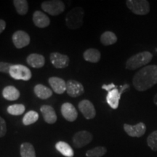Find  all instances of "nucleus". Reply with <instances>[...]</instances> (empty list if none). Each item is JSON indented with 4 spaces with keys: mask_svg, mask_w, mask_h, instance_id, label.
Wrapping results in <instances>:
<instances>
[{
    "mask_svg": "<svg viewBox=\"0 0 157 157\" xmlns=\"http://www.w3.org/2000/svg\"><path fill=\"white\" fill-rule=\"evenodd\" d=\"M56 148L64 156L74 157V156L73 148L67 143L63 142V141H59L56 144Z\"/></svg>",
    "mask_w": 157,
    "mask_h": 157,
    "instance_id": "4be33fe9",
    "label": "nucleus"
},
{
    "mask_svg": "<svg viewBox=\"0 0 157 157\" xmlns=\"http://www.w3.org/2000/svg\"><path fill=\"white\" fill-rule=\"evenodd\" d=\"M13 42L15 47L17 49H21L28 46L30 43V36L29 34L24 31H17L13 34Z\"/></svg>",
    "mask_w": 157,
    "mask_h": 157,
    "instance_id": "9d476101",
    "label": "nucleus"
},
{
    "mask_svg": "<svg viewBox=\"0 0 157 157\" xmlns=\"http://www.w3.org/2000/svg\"><path fill=\"white\" fill-rule=\"evenodd\" d=\"M78 109L86 119H92L95 117L96 110L92 102L88 100H82L78 105Z\"/></svg>",
    "mask_w": 157,
    "mask_h": 157,
    "instance_id": "f8f14e48",
    "label": "nucleus"
},
{
    "mask_svg": "<svg viewBox=\"0 0 157 157\" xmlns=\"http://www.w3.org/2000/svg\"><path fill=\"white\" fill-rule=\"evenodd\" d=\"M26 62L31 67L34 68H41L44 66L45 58L42 55L33 53L27 57Z\"/></svg>",
    "mask_w": 157,
    "mask_h": 157,
    "instance_id": "a211bd4d",
    "label": "nucleus"
},
{
    "mask_svg": "<svg viewBox=\"0 0 157 157\" xmlns=\"http://www.w3.org/2000/svg\"><path fill=\"white\" fill-rule=\"evenodd\" d=\"M154 103L156 105H157V93L155 95V96L154 97Z\"/></svg>",
    "mask_w": 157,
    "mask_h": 157,
    "instance_id": "72a5a7b5",
    "label": "nucleus"
},
{
    "mask_svg": "<svg viewBox=\"0 0 157 157\" xmlns=\"http://www.w3.org/2000/svg\"><path fill=\"white\" fill-rule=\"evenodd\" d=\"M40 111L44 121L48 124H54L57 121V115L55 109L49 105H43L40 108Z\"/></svg>",
    "mask_w": 157,
    "mask_h": 157,
    "instance_id": "f3484780",
    "label": "nucleus"
},
{
    "mask_svg": "<svg viewBox=\"0 0 157 157\" xmlns=\"http://www.w3.org/2000/svg\"><path fill=\"white\" fill-rule=\"evenodd\" d=\"M50 60L52 64L56 68H64L69 65V58L66 55L59 52H52L50 56Z\"/></svg>",
    "mask_w": 157,
    "mask_h": 157,
    "instance_id": "ddd939ff",
    "label": "nucleus"
},
{
    "mask_svg": "<svg viewBox=\"0 0 157 157\" xmlns=\"http://www.w3.org/2000/svg\"><path fill=\"white\" fill-rule=\"evenodd\" d=\"M126 5L135 15H147L151 10L150 4L147 0H127Z\"/></svg>",
    "mask_w": 157,
    "mask_h": 157,
    "instance_id": "20e7f679",
    "label": "nucleus"
},
{
    "mask_svg": "<svg viewBox=\"0 0 157 157\" xmlns=\"http://www.w3.org/2000/svg\"><path fill=\"white\" fill-rule=\"evenodd\" d=\"M129 88V85L128 84H125L124 86H121V91L119 92L117 88L113 89L108 93L106 96V101L110 107L113 109H117L119 107V101H120L121 95L123 92L126 91L127 89Z\"/></svg>",
    "mask_w": 157,
    "mask_h": 157,
    "instance_id": "0eeeda50",
    "label": "nucleus"
},
{
    "mask_svg": "<svg viewBox=\"0 0 157 157\" xmlns=\"http://www.w3.org/2000/svg\"><path fill=\"white\" fill-rule=\"evenodd\" d=\"M117 42V36L112 31H105L101 36V42L105 46L115 44Z\"/></svg>",
    "mask_w": 157,
    "mask_h": 157,
    "instance_id": "b1692460",
    "label": "nucleus"
},
{
    "mask_svg": "<svg viewBox=\"0 0 157 157\" xmlns=\"http://www.w3.org/2000/svg\"><path fill=\"white\" fill-rule=\"evenodd\" d=\"M148 146L154 151H157V130L151 133L147 137Z\"/></svg>",
    "mask_w": 157,
    "mask_h": 157,
    "instance_id": "c85d7f7f",
    "label": "nucleus"
},
{
    "mask_svg": "<svg viewBox=\"0 0 157 157\" xmlns=\"http://www.w3.org/2000/svg\"><path fill=\"white\" fill-rule=\"evenodd\" d=\"M34 91L36 97L42 100H46L50 98L52 95V90L43 84H36L34 88Z\"/></svg>",
    "mask_w": 157,
    "mask_h": 157,
    "instance_id": "aec40b11",
    "label": "nucleus"
},
{
    "mask_svg": "<svg viewBox=\"0 0 157 157\" xmlns=\"http://www.w3.org/2000/svg\"><path fill=\"white\" fill-rule=\"evenodd\" d=\"M124 129L129 136L133 137H140L146 132V126L144 123L139 122L135 125L124 124Z\"/></svg>",
    "mask_w": 157,
    "mask_h": 157,
    "instance_id": "1a4fd4ad",
    "label": "nucleus"
},
{
    "mask_svg": "<svg viewBox=\"0 0 157 157\" xmlns=\"http://www.w3.org/2000/svg\"><path fill=\"white\" fill-rule=\"evenodd\" d=\"M33 22L38 28L44 29L50 24V20L48 15L42 11L36 10L33 14Z\"/></svg>",
    "mask_w": 157,
    "mask_h": 157,
    "instance_id": "dca6fc26",
    "label": "nucleus"
},
{
    "mask_svg": "<svg viewBox=\"0 0 157 157\" xmlns=\"http://www.w3.org/2000/svg\"><path fill=\"white\" fill-rule=\"evenodd\" d=\"M7 132V124L5 119L0 117V137H2Z\"/></svg>",
    "mask_w": 157,
    "mask_h": 157,
    "instance_id": "7c9ffc66",
    "label": "nucleus"
},
{
    "mask_svg": "<svg viewBox=\"0 0 157 157\" xmlns=\"http://www.w3.org/2000/svg\"><path fill=\"white\" fill-rule=\"evenodd\" d=\"M7 112L13 116H19L25 112V107L23 104H14L7 107Z\"/></svg>",
    "mask_w": 157,
    "mask_h": 157,
    "instance_id": "cd10ccee",
    "label": "nucleus"
},
{
    "mask_svg": "<svg viewBox=\"0 0 157 157\" xmlns=\"http://www.w3.org/2000/svg\"><path fill=\"white\" fill-rule=\"evenodd\" d=\"M107 153V149L105 147L98 146L93 149L88 150L86 152L87 157H101Z\"/></svg>",
    "mask_w": 157,
    "mask_h": 157,
    "instance_id": "bb28decb",
    "label": "nucleus"
},
{
    "mask_svg": "<svg viewBox=\"0 0 157 157\" xmlns=\"http://www.w3.org/2000/svg\"><path fill=\"white\" fill-rule=\"evenodd\" d=\"M93 139V135L86 130L78 131L73 137V144L75 148H81L87 146Z\"/></svg>",
    "mask_w": 157,
    "mask_h": 157,
    "instance_id": "6e6552de",
    "label": "nucleus"
},
{
    "mask_svg": "<svg viewBox=\"0 0 157 157\" xmlns=\"http://www.w3.org/2000/svg\"><path fill=\"white\" fill-rule=\"evenodd\" d=\"M84 10L82 7H76L68 12L66 17V26L70 29H79L83 24Z\"/></svg>",
    "mask_w": 157,
    "mask_h": 157,
    "instance_id": "7ed1b4c3",
    "label": "nucleus"
},
{
    "mask_svg": "<svg viewBox=\"0 0 157 157\" xmlns=\"http://www.w3.org/2000/svg\"><path fill=\"white\" fill-rule=\"evenodd\" d=\"M13 5L19 15H25L28 13L29 3L26 0H14Z\"/></svg>",
    "mask_w": 157,
    "mask_h": 157,
    "instance_id": "393cba45",
    "label": "nucleus"
},
{
    "mask_svg": "<svg viewBox=\"0 0 157 157\" xmlns=\"http://www.w3.org/2000/svg\"><path fill=\"white\" fill-rule=\"evenodd\" d=\"M101 54L100 51L94 48L88 49L83 54V58L86 61L93 63L99 62V60H101Z\"/></svg>",
    "mask_w": 157,
    "mask_h": 157,
    "instance_id": "412c9836",
    "label": "nucleus"
},
{
    "mask_svg": "<svg viewBox=\"0 0 157 157\" xmlns=\"http://www.w3.org/2000/svg\"><path fill=\"white\" fill-rule=\"evenodd\" d=\"M61 113L64 119L68 121H74L78 117L76 108L70 103H64L61 106Z\"/></svg>",
    "mask_w": 157,
    "mask_h": 157,
    "instance_id": "4468645a",
    "label": "nucleus"
},
{
    "mask_svg": "<svg viewBox=\"0 0 157 157\" xmlns=\"http://www.w3.org/2000/svg\"><path fill=\"white\" fill-rule=\"evenodd\" d=\"M21 95L20 91L14 86H7L2 90V96L7 101H16Z\"/></svg>",
    "mask_w": 157,
    "mask_h": 157,
    "instance_id": "6ab92c4d",
    "label": "nucleus"
},
{
    "mask_svg": "<svg viewBox=\"0 0 157 157\" xmlns=\"http://www.w3.org/2000/svg\"><path fill=\"white\" fill-rule=\"evenodd\" d=\"M48 82L52 90L57 94L60 95L66 91V82L61 78L52 76L49 78Z\"/></svg>",
    "mask_w": 157,
    "mask_h": 157,
    "instance_id": "2eb2a0df",
    "label": "nucleus"
},
{
    "mask_svg": "<svg viewBox=\"0 0 157 157\" xmlns=\"http://www.w3.org/2000/svg\"><path fill=\"white\" fill-rule=\"evenodd\" d=\"M42 9L51 15H58L65 10L64 2L60 0H50L42 3Z\"/></svg>",
    "mask_w": 157,
    "mask_h": 157,
    "instance_id": "423d86ee",
    "label": "nucleus"
},
{
    "mask_svg": "<svg viewBox=\"0 0 157 157\" xmlns=\"http://www.w3.org/2000/svg\"><path fill=\"white\" fill-rule=\"evenodd\" d=\"M13 64L3 61H0V72L4 74H10V70Z\"/></svg>",
    "mask_w": 157,
    "mask_h": 157,
    "instance_id": "c756f323",
    "label": "nucleus"
},
{
    "mask_svg": "<svg viewBox=\"0 0 157 157\" xmlns=\"http://www.w3.org/2000/svg\"><path fill=\"white\" fill-rule=\"evenodd\" d=\"M115 88H117V86H116L115 84L113 83H111L110 84H104V85L102 86V89L106 90L108 93H109V91H111V90L115 89Z\"/></svg>",
    "mask_w": 157,
    "mask_h": 157,
    "instance_id": "2f4dec72",
    "label": "nucleus"
},
{
    "mask_svg": "<svg viewBox=\"0 0 157 157\" xmlns=\"http://www.w3.org/2000/svg\"><path fill=\"white\" fill-rule=\"evenodd\" d=\"M157 84V66H146L139 70L132 78V84L137 91L148 90Z\"/></svg>",
    "mask_w": 157,
    "mask_h": 157,
    "instance_id": "f257e3e1",
    "label": "nucleus"
},
{
    "mask_svg": "<svg viewBox=\"0 0 157 157\" xmlns=\"http://www.w3.org/2000/svg\"><path fill=\"white\" fill-rule=\"evenodd\" d=\"M10 75L16 80L29 81L31 78L32 74L28 67L21 64L13 65L10 70Z\"/></svg>",
    "mask_w": 157,
    "mask_h": 157,
    "instance_id": "39448f33",
    "label": "nucleus"
},
{
    "mask_svg": "<svg viewBox=\"0 0 157 157\" xmlns=\"http://www.w3.org/2000/svg\"><path fill=\"white\" fill-rule=\"evenodd\" d=\"M39 119V113L35 111H30L27 112L23 118V124L25 126L32 124Z\"/></svg>",
    "mask_w": 157,
    "mask_h": 157,
    "instance_id": "a878e982",
    "label": "nucleus"
},
{
    "mask_svg": "<svg viewBox=\"0 0 157 157\" xmlns=\"http://www.w3.org/2000/svg\"><path fill=\"white\" fill-rule=\"evenodd\" d=\"M6 28V23L4 20L0 19V34L3 32Z\"/></svg>",
    "mask_w": 157,
    "mask_h": 157,
    "instance_id": "473e14b6",
    "label": "nucleus"
},
{
    "mask_svg": "<svg viewBox=\"0 0 157 157\" xmlns=\"http://www.w3.org/2000/svg\"><path fill=\"white\" fill-rule=\"evenodd\" d=\"M66 92L71 97L77 98L84 93V88L79 82L69 79L66 82Z\"/></svg>",
    "mask_w": 157,
    "mask_h": 157,
    "instance_id": "9b49d317",
    "label": "nucleus"
},
{
    "mask_svg": "<svg viewBox=\"0 0 157 157\" xmlns=\"http://www.w3.org/2000/svg\"><path fill=\"white\" fill-rule=\"evenodd\" d=\"M20 151H21V157H36L34 146L30 143H22Z\"/></svg>",
    "mask_w": 157,
    "mask_h": 157,
    "instance_id": "5701e85b",
    "label": "nucleus"
},
{
    "mask_svg": "<svg viewBox=\"0 0 157 157\" xmlns=\"http://www.w3.org/2000/svg\"><path fill=\"white\" fill-rule=\"evenodd\" d=\"M153 55L148 51L139 52L131 56L126 62V68L128 70H135L145 66L151 61Z\"/></svg>",
    "mask_w": 157,
    "mask_h": 157,
    "instance_id": "f03ea898",
    "label": "nucleus"
}]
</instances>
